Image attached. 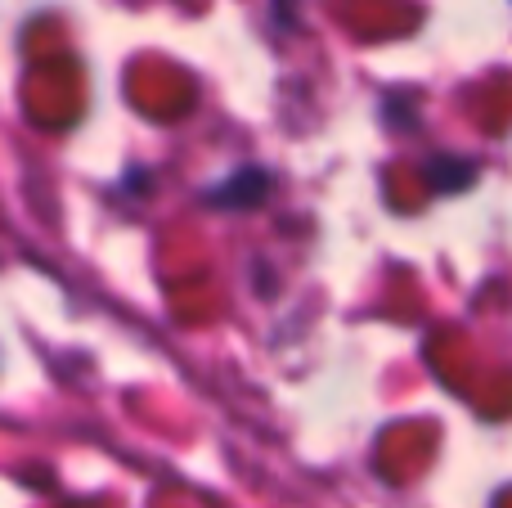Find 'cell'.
Wrapping results in <instances>:
<instances>
[{"mask_svg":"<svg viewBox=\"0 0 512 508\" xmlns=\"http://www.w3.org/2000/svg\"><path fill=\"white\" fill-rule=\"evenodd\" d=\"M265 194H270V171L265 167H243V171H234L225 185H216L212 194H207V203L225 207V212H243V207L265 203Z\"/></svg>","mask_w":512,"mask_h":508,"instance_id":"1","label":"cell"},{"mask_svg":"<svg viewBox=\"0 0 512 508\" xmlns=\"http://www.w3.org/2000/svg\"><path fill=\"white\" fill-rule=\"evenodd\" d=\"M472 176H477V167L472 162H450V158H436L432 167H427V185L432 189H468L472 185Z\"/></svg>","mask_w":512,"mask_h":508,"instance_id":"2","label":"cell"}]
</instances>
